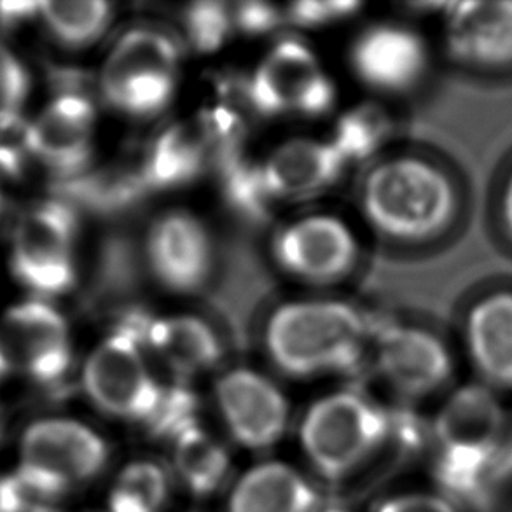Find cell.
Wrapping results in <instances>:
<instances>
[{"label": "cell", "instance_id": "cell-1", "mask_svg": "<svg viewBox=\"0 0 512 512\" xmlns=\"http://www.w3.org/2000/svg\"><path fill=\"white\" fill-rule=\"evenodd\" d=\"M362 210L381 236L404 245H427L462 221L464 191L450 168L422 154H399L367 173Z\"/></svg>", "mask_w": 512, "mask_h": 512}, {"label": "cell", "instance_id": "cell-2", "mask_svg": "<svg viewBox=\"0 0 512 512\" xmlns=\"http://www.w3.org/2000/svg\"><path fill=\"white\" fill-rule=\"evenodd\" d=\"M364 315L343 301H294L278 308L266 327V348L285 374L312 378L352 371L366 350Z\"/></svg>", "mask_w": 512, "mask_h": 512}, {"label": "cell", "instance_id": "cell-3", "mask_svg": "<svg viewBox=\"0 0 512 512\" xmlns=\"http://www.w3.org/2000/svg\"><path fill=\"white\" fill-rule=\"evenodd\" d=\"M402 423L366 395L346 390L313 404L301 425V443L326 478L340 481L402 439Z\"/></svg>", "mask_w": 512, "mask_h": 512}, {"label": "cell", "instance_id": "cell-4", "mask_svg": "<svg viewBox=\"0 0 512 512\" xmlns=\"http://www.w3.org/2000/svg\"><path fill=\"white\" fill-rule=\"evenodd\" d=\"M180 72V48L156 27L128 30L114 42L100 74V91L114 111L151 118L172 102Z\"/></svg>", "mask_w": 512, "mask_h": 512}, {"label": "cell", "instance_id": "cell-5", "mask_svg": "<svg viewBox=\"0 0 512 512\" xmlns=\"http://www.w3.org/2000/svg\"><path fill=\"white\" fill-rule=\"evenodd\" d=\"M142 350L144 346L128 329L118 327L86 360L83 387L105 415L151 427L170 388L154 378Z\"/></svg>", "mask_w": 512, "mask_h": 512}, {"label": "cell", "instance_id": "cell-6", "mask_svg": "<svg viewBox=\"0 0 512 512\" xmlns=\"http://www.w3.org/2000/svg\"><path fill=\"white\" fill-rule=\"evenodd\" d=\"M374 362L383 381L408 404L439 401L460 385L458 355L450 341L429 327L394 324L381 329Z\"/></svg>", "mask_w": 512, "mask_h": 512}, {"label": "cell", "instance_id": "cell-7", "mask_svg": "<svg viewBox=\"0 0 512 512\" xmlns=\"http://www.w3.org/2000/svg\"><path fill=\"white\" fill-rule=\"evenodd\" d=\"M245 97L261 116L315 118L333 107L336 90L312 49L285 39L259 62L247 81Z\"/></svg>", "mask_w": 512, "mask_h": 512}, {"label": "cell", "instance_id": "cell-8", "mask_svg": "<svg viewBox=\"0 0 512 512\" xmlns=\"http://www.w3.org/2000/svg\"><path fill=\"white\" fill-rule=\"evenodd\" d=\"M77 217L62 200L46 201L21 217L14 231L13 271L39 296H58L76 282Z\"/></svg>", "mask_w": 512, "mask_h": 512}, {"label": "cell", "instance_id": "cell-9", "mask_svg": "<svg viewBox=\"0 0 512 512\" xmlns=\"http://www.w3.org/2000/svg\"><path fill=\"white\" fill-rule=\"evenodd\" d=\"M460 343L472 381L512 397V287H493L464 310Z\"/></svg>", "mask_w": 512, "mask_h": 512}, {"label": "cell", "instance_id": "cell-10", "mask_svg": "<svg viewBox=\"0 0 512 512\" xmlns=\"http://www.w3.org/2000/svg\"><path fill=\"white\" fill-rule=\"evenodd\" d=\"M0 346L14 369L41 387H58L72 366L69 326L51 306L30 301L7 313Z\"/></svg>", "mask_w": 512, "mask_h": 512}, {"label": "cell", "instance_id": "cell-11", "mask_svg": "<svg viewBox=\"0 0 512 512\" xmlns=\"http://www.w3.org/2000/svg\"><path fill=\"white\" fill-rule=\"evenodd\" d=\"M444 48L453 63L469 72H511V0L448 4L444 13Z\"/></svg>", "mask_w": 512, "mask_h": 512}, {"label": "cell", "instance_id": "cell-12", "mask_svg": "<svg viewBox=\"0 0 512 512\" xmlns=\"http://www.w3.org/2000/svg\"><path fill=\"white\" fill-rule=\"evenodd\" d=\"M273 254L292 277L310 284H333L353 270L359 247L345 222L331 215H312L282 229Z\"/></svg>", "mask_w": 512, "mask_h": 512}, {"label": "cell", "instance_id": "cell-13", "mask_svg": "<svg viewBox=\"0 0 512 512\" xmlns=\"http://www.w3.org/2000/svg\"><path fill=\"white\" fill-rule=\"evenodd\" d=\"M20 464L30 465L72 490L104 469V439L70 418H44L28 425L20 441Z\"/></svg>", "mask_w": 512, "mask_h": 512}, {"label": "cell", "instance_id": "cell-14", "mask_svg": "<svg viewBox=\"0 0 512 512\" xmlns=\"http://www.w3.org/2000/svg\"><path fill=\"white\" fill-rule=\"evenodd\" d=\"M149 268L163 287L189 294L200 291L214 271V240L207 226L191 212L173 210L149 229Z\"/></svg>", "mask_w": 512, "mask_h": 512}, {"label": "cell", "instance_id": "cell-15", "mask_svg": "<svg viewBox=\"0 0 512 512\" xmlns=\"http://www.w3.org/2000/svg\"><path fill=\"white\" fill-rule=\"evenodd\" d=\"M95 109L90 98L63 91L25 130L28 153L55 173L56 180L83 175L93 156Z\"/></svg>", "mask_w": 512, "mask_h": 512}, {"label": "cell", "instance_id": "cell-16", "mask_svg": "<svg viewBox=\"0 0 512 512\" xmlns=\"http://www.w3.org/2000/svg\"><path fill=\"white\" fill-rule=\"evenodd\" d=\"M215 397L231 436L264 450L284 436L289 404L273 381L250 369H233L217 381Z\"/></svg>", "mask_w": 512, "mask_h": 512}, {"label": "cell", "instance_id": "cell-17", "mask_svg": "<svg viewBox=\"0 0 512 512\" xmlns=\"http://www.w3.org/2000/svg\"><path fill=\"white\" fill-rule=\"evenodd\" d=\"M352 67L369 88L408 93L420 86L429 72V46L413 28L378 25L353 44Z\"/></svg>", "mask_w": 512, "mask_h": 512}, {"label": "cell", "instance_id": "cell-18", "mask_svg": "<svg viewBox=\"0 0 512 512\" xmlns=\"http://www.w3.org/2000/svg\"><path fill=\"white\" fill-rule=\"evenodd\" d=\"M346 163L331 142L294 139L259 163L264 189L275 201L313 198L334 186Z\"/></svg>", "mask_w": 512, "mask_h": 512}, {"label": "cell", "instance_id": "cell-19", "mask_svg": "<svg viewBox=\"0 0 512 512\" xmlns=\"http://www.w3.org/2000/svg\"><path fill=\"white\" fill-rule=\"evenodd\" d=\"M125 329L180 376L208 371L221 360L222 343L205 320L193 315L130 317Z\"/></svg>", "mask_w": 512, "mask_h": 512}, {"label": "cell", "instance_id": "cell-20", "mask_svg": "<svg viewBox=\"0 0 512 512\" xmlns=\"http://www.w3.org/2000/svg\"><path fill=\"white\" fill-rule=\"evenodd\" d=\"M212 165L215 167L214 144L196 116L161 132L139 168L147 191H151L189 184Z\"/></svg>", "mask_w": 512, "mask_h": 512}, {"label": "cell", "instance_id": "cell-21", "mask_svg": "<svg viewBox=\"0 0 512 512\" xmlns=\"http://www.w3.org/2000/svg\"><path fill=\"white\" fill-rule=\"evenodd\" d=\"M319 497L299 472L285 464L257 465L229 499V512H313Z\"/></svg>", "mask_w": 512, "mask_h": 512}, {"label": "cell", "instance_id": "cell-22", "mask_svg": "<svg viewBox=\"0 0 512 512\" xmlns=\"http://www.w3.org/2000/svg\"><path fill=\"white\" fill-rule=\"evenodd\" d=\"M173 464L187 490L210 495L221 488L229 472L228 451L196 423L173 437Z\"/></svg>", "mask_w": 512, "mask_h": 512}, {"label": "cell", "instance_id": "cell-23", "mask_svg": "<svg viewBox=\"0 0 512 512\" xmlns=\"http://www.w3.org/2000/svg\"><path fill=\"white\" fill-rule=\"evenodd\" d=\"M42 18L49 34L70 49L88 48L111 27L112 6L104 0L44 2Z\"/></svg>", "mask_w": 512, "mask_h": 512}, {"label": "cell", "instance_id": "cell-24", "mask_svg": "<svg viewBox=\"0 0 512 512\" xmlns=\"http://www.w3.org/2000/svg\"><path fill=\"white\" fill-rule=\"evenodd\" d=\"M392 128V119L380 105L362 104L338 119L331 144L346 165L369 160L390 139Z\"/></svg>", "mask_w": 512, "mask_h": 512}, {"label": "cell", "instance_id": "cell-25", "mask_svg": "<svg viewBox=\"0 0 512 512\" xmlns=\"http://www.w3.org/2000/svg\"><path fill=\"white\" fill-rule=\"evenodd\" d=\"M168 478L160 465L133 462L119 474L109 495V512H161Z\"/></svg>", "mask_w": 512, "mask_h": 512}, {"label": "cell", "instance_id": "cell-26", "mask_svg": "<svg viewBox=\"0 0 512 512\" xmlns=\"http://www.w3.org/2000/svg\"><path fill=\"white\" fill-rule=\"evenodd\" d=\"M189 42L203 53L221 48L235 28L233 6L226 2H196L184 13Z\"/></svg>", "mask_w": 512, "mask_h": 512}, {"label": "cell", "instance_id": "cell-27", "mask_svg": "<svg viewBox=\"0 0 512 512\" xmlns=\"http://www.w3.org/2000/svg\"><path fill=\"white\" fill-rule=\"evenodd\" d=\"M376 512H472L460 493L441 481L399 492L381 502Z\"/></svg>", "mask_w": 512, "mask_h": 512}, {"label": "cell", "instance_id": "cell-28", "mask_svg": "<svg viewBox=\"0 0 512 512\" xmlns=\"http://www.w3.org/2000/svg\"><path fill=\"white\" fill-rule=\"evenodd\" d=\"M27 93V72L18 58L0 44V133L21 125V105Z\"/></svg>", "mask_w": 512, "mask_h": 512}, {"label": "cell", "instance_id": "cell-29", "mask_svg": "<svg viewBox=\"0 0 512 512\" xmlns=\"http://www.w3.org/2000/svg\"><path fill=\"white\" fill-rule=\"evenodd\" d=\"M359 7V2H296L285 7V16L296 27L320 28L345 20Z\"/></svg>", "mask_w": 512, "mask_h": 512}, {"label": "cell", "instance_id": "cell-30", "mask_svg": "<svg viewBox=\"0 0 512 512\" xmlns=\"http://www.w3.org/2000/svg\"><path fill=\"white\" fill-rule=\"evenodd\" d=\"M233 18L236 30L249 35L266 34L287 23L285 9L266 2L235 4Z\"/></svg>", "mask_w": 512, "mask_h": 512}, {"label": "cell", "instance_id": "cell-31", "mask_svg": "<svg viewBox=\"0 0 512 512\" xmlns=\"http://www.w3.org/2000/svg\"><path fill=\"white\" fill-rule=\"evenodd\" d=\"M28 149L23 142H0V173L16 179L25 170Z\"/></svg>", "mask_w": 512, "mask_h": 512}, {"label": "cell", "instance_id": "cell-32", "mask_svg": "<svg viewBox=\"0 0 512 512\" xmlns=\"http://www.w3.org/2000/svg\"><path fill=\"white\" fill-rule=\"evenodd\" d=\"M495 215H497V222H499L502 235L506 238L507 243L512 245V165L507 170L502 184H500Z\"/></svg>", "mask_w": 512, "mask_h": 512}, {"label": "cell", "instance_id": "cell-33", "mask_svg": "<svg viewBox=\"0 0 512 512\" xmlns=\"http://www.w3.org/2000/svg\"><path fill=\"white\" fill-rule=\"evenodd\" d=\"M37 9H41V4L37 2H0V27H18L32 18Z\"/></svg>", "mask_w": 512, "mask_h": 512}, {"label": "cell", "instance_id": "cell-34", "mask_svg": "<svg viewBox=\"0 0 512 512\" xmlns=\"http://www.w3.org/2000/svg\"><path fill=\"white\" fill-rule=\"evenodd\" d=\"M7 222H9V205L4 200V196L0 194V233L6 229Z\"/></svg>", "mask_w": 512, "mask_h": 512}, {"label": "cell", "instance_id": "cell-35", "mask_svg": "<svg viewBox=\"0 0 512 512\" xmlns=\"http://www.w3.org/2000/svg\"><path fill=\"white\" fill-rule=\"evenodd\" d=\"M2 437H4V420H2V415H0V443H2Z\"/></svg>", "mask_w": 512, "mask_h": 512}, {"label": "cell", "instance_id": "cell-36", "mask_svg": "<svg viewBox=\"0 0 512 512\" xmlns=\"http://www.w3.org/2000/svg\"><path fill=\"white\" fill-rule=\"evenodd\" d=\"M0 483H2V474H0ZM0 512H2V497H0Z\"/></svg>", "mask_w": 512, "mask_h": 512}]
</instances>
